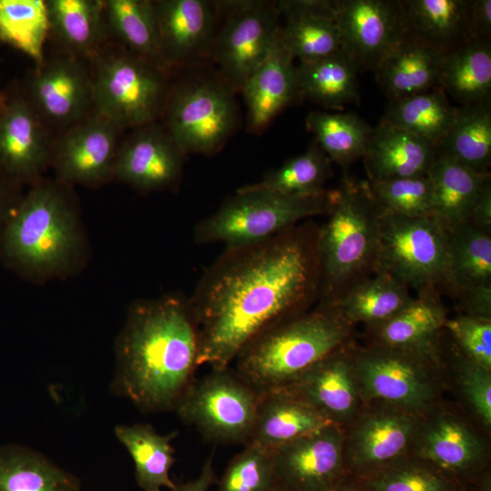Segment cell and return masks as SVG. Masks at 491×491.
Instances as JSON below:
<instances>
[{"label":"cell","mask_w":491,"mask_h":491,"mask_svg":"<svg viewBox=\"0 0 491 491\" xmlns=\"http://www.w3.org/2000/svg\"><path fill=\"white\" fill-rule=\"evenodd\" d=\"M318 230L306 220L266 239L225 247L188 297L198 327V366H231L265 329L316 306Z\"/></svg>","instance_id":"6da1fadb"},{"label":"cell","mask_w":491,"mask_h":491,"mask_svg":"<svg viewBox=\"0 0 491 491\" xmlns=\"http://www.w3.org/2000/svg\"><path fill=\"white\" fill-rule=\"evenodd\" d=\"M115 352V394L145 414L175 410L198 367L199 334L188 297L135 302Z\"/></svg>","instance_id":"7a4b0ae2"},{"label":"cell","mask_w":491,"mask_h":491,"mask_svg":"<svg viewBox=\"0 0 491 491\" xmlns=\"http://www.w3.org/2000/svg\"><path fill=\"white\" fill-rule=\"evenodd\" d=\"M326 215L318 230L320 287L316 305L331 306L375 275L382 209L367 181L345 175L333 189Z\"/></svg>","instance_id":"3957f363"},{"label":"cell","mask_w":491,"mask_h":491,"mask_svg":"<svg viewBox=\"0 0 491 491\" xmlns=\"http://www.w3.org/2000/svg\"><path fill=\"white\" fill-rule=\"evenodd\" d=\"M352 331L336 306L316 305L258 334L237 355L233 368L258 391L281 388L349 345Z\"/></svg>","instance_id":"277c9868"},{"label":"cell","mask_w":491,"mask_h":491,"mask_svg":"<svg viewBox=\"0 0 491 491\" xmlns=\"http://www.w3.org/2000/svg\"><path fill=\"white\" fill-rule=\"evenodd\" d=\"M65 184L31 185L0 230V259L18 274H57L69 266L80 245L76 215Z\"/></svg>","instance_id":"5b68a950"},{"label":"cell","mask_w":491,"mask_h":491,"mask_svg":"<svg viewBox=\"0 0 491 491\" xmlns=\"http://www.w3.org/2000/svg\"><path fill=\"white\" fill-rule=\"evenodd\" d=\"M95 108L122 131L162 116L169 75L112 40L90 60Z\"/></svg>","instance_id":"8992f818"},{"label":"cell","mask_w":491,"mask_h":491,"mask_svg":"<svg viewBox=\"0 0 491 491\" xmlns=\"http://www.w3.org/2000/svg\"><path fill=\"white\" fill-rule=\"evenodd\" d=\"M333 190L312 195H282L245 185L194 227L198 245L221 243L225 247L258 242L309 217L327 215Z\"/></svg>","instance_id":"52a82bcc"},{"label":"cell","mask_w":491,"mask_h":491,"mask_svg":"<svg viewBox=\"0 0 491 491\" xmlns=\"http://www.w3.org/2000/svg\"><path fill=\"white\" fill-rule=\"evenodd\" d=\"M449 232L433 215H381L376 273L405 284L416 296L446 295Z\"/></svg>","instance_id":"ba28073f"},{"label":"cell","mask_w":491,"mask_h":491,"mask_svg":"<svg viewBox=\"0 0 491 491\" xmlns=\"http://www.w3.org/2000/svg\"><path fill=\"white\" fill-rule=\"evenodd\" d=\"M439 359V337L420 347L367 346L354 349V369L360 396L415 414L422 413L436 399L433 376Z\"/></svg>","instance_id":"9c48e42d"},{"label":"cell","mask_w":491,"mask_h":491,"mask_svg":"<svg viewBox=\"0 0 491 491\" xmlns=\"http://www.w3.org/2000/svg\"><path fill=\"white\" fill-rule=\"evenodd\" d=\"M162 115L163 127L185 155L217 153L238 122L234 92L220 77L196 76L176 83Z\"/></svg>","instance_id":"30bf717a"},{"label":"cell","mask_w":491,"mask_h":491,"mask_svg":"<svg viewBox=\"0 0 491 491\" xmlns=\"http://www.w3.org/2000/svg\"><path fill=\"white\" fill-rule=\"evenodd\" d=\"M260 391L231 366L195 379L175 407L178 417L216 445L247 444Z\"/></svg>","instance_id":"8fae6325"},{"label":"cell","mask_w":491,"mask_h":491,"mask_svg":"<svg viewBox=\"0 0 491 491\" xmlns=\"http://www.w3.org/2000/svg\"><path fill=\"white\" fill-rule=\"evenodd\" d=\"M218 25L211 50L220 78L241 92L269 52L280 27L276 3L217 1Z\"/></svg>","instance_id":"7c38bea8"},{"label":"cell","mask_w":491,"mask_h":491,"mask_svg":"<svg viewBox=\"0 0 491 491\" xmlns=\"http://www.w3.org/2000/svg\"><path fill=\"white\" fill-rule=\"evenodd\" d=\"M20 83L55 135L95 111L90 61L57 50L35 64Z\"/></svg>","instance_id":"4fadbf2b"},{"label":"cell","mask_w":491,"mask_h":491,"mask_svg":"<svg viewBox=\"0 0 491 491\" xmlns=\"http://www.w3.org/2000/svg\"><path fill=\"white\" fill-rule=\"evenodd\" d=\"M0 111V169L20 185L40 180L51 164L55 135L30 104L20 81L5 90Z\"/></svg>","instance_id":"5bb4252c"},{"label":"cell","mask_w":491,"mask_h":491,"mask_svg":"<svg viewBox=\"0 0 491 491\" xmlns=\"http://www.w3.org/2000/svg\"><path fill=\"white\" fill-rule=\"evenodd\" d=\"M121 133L95 111L55 135L50 165L58 181L94 186L112 179Z\"/></svg>","instance_id":"9a60e30c"},{"label":"cell","mask_w":491,"mask_h":491,"mask_svg":"<svg viewBox=\"0 0 491 491\" xmlns=\"http://www.w3.org/2000/svg\"><path fill=\"white\" fill-rule=\"evenodd\" d=\"M342 48L358 70L375 72L404 36L401 0H336Z\"/></svg>","instance_id":"2e32d148"},{"label":"cell","mask_w":491,"mask_h":491,"mask_svg":"<svg viewBox=\"0 0 491 491\" xmlns=\"http://www.w3.org/2000/svg\"><path fill=\"white\" fill-rule=\"evenodd\" d=\"M345 434L331 424L273 449L279 488L323 491L343 476Z\"/></svg>","instance_id":"e0dca14e"},{"label":"cell","mask_w":491,"mask_h":491,"mask_svg":"<svg viewBox=\"0 0 491 491\" xmlns=\"http://www.w3.org/2000/svg\"><path fill=\"white\" fill-rule=\"evenodd\" d=\"M185 155L156 122L139 126L121 139L112 179L144 192L172 188L182 177Z\"/></svg>","instance_id":"ac0fdd59"},{"label":"cell","mask_w":491,"mask_h":491,"mask_svg":"<svg viewBox=\"0 0 491 491\" xmlns=\"http://www.w3.org/2000/svg\"><path fill=\"white\" fill-rule=\"evenodd\" d=\"M389 406L366 413L345 434L346 473L362 476L406 456L420 418Z\"/></svg>","instance_id":"d6986e66"},{"label":"cell","mask_w":491,"mask_h":491,"mask_svg":"<svg viewBox=\"0 0 491 491\" xmlns=\"http://www.w3.org/2000/svg\"><path fill=\"white\" fill-rule=\"evenodd\" d=\"M162 54L173 70L210 57L218 25L215 2L153 1Z\"/></svg>","instance_id":"ffe728a7"},{"label":"cell","mask_w":491,"mask_h":491,"mask_svg":"<svg viewBox=\"0 0 491 491\" xmlns=\"http://www.w3.org/2000/svg\"><path fill=\"white\" fill-rule=\"evenodd\" d=\"M411 446L414 457L426 461L466 486L485 469L478 436L463 420L441 413L417 425Z\"/></svg>","instance_id":"44dd1931"},{"label":"cell","mask_w":491,"mask_h":491,"mask_svg":"<svg viewBox=\"0 0 491 491\" xmlns=\"http://www.w3.org/2000/svg\"><path fill=\"white\" fill-rule=\"evenodd\" d=\"M351 345L331 353L281 387L302 399L334 424L342 426L356 413L360 392Z\"/></svg>","instance_id":"7402d4cb"},{"label":"cell","mask_w":491,"mask_h":491,"mask_svg":"<svg viewBox=\"0 0 491 491\" xmlns=\"http://www.w3.org/2000/svg\"><path fill=\"white\" fill-rule=\"evenodd\" d=\"M294 56L280 25L271 48L241 92L248 112V127L260 133L286 106L301 99Z\"/></svg>","instance_id":"603a6c76"},{"label":"cell","mask_w":491,"mask_h":491,"mask_svg":"<svg viewBox=\"0 0 491 491\" xmlns=\"http://www.w3.org/2000/svg\"><path fill=\"white\" fill-rule=\"evenodd\" d=\"M473 0H401L404 35L447 55L474 40Z\"/></svg>","instance_id":"cb8c5ba5"},{"label":"cell","mask_w":491,"mask_h":491,"mask_svg":"<svg viewBox=\"0 0 491 491\" xmlns=\"http://www.w3.org/2000/svg\"><path fill=\"white\" fill-rule=\"evenodd\" d=\"M437 146L404 129L379 122L363 156L368 182L426 175Z\"/></svg>","instance_id":"d4e9b609"},{"label":"cell","mask_w":491,"mask_h":491,"mask_svg":"<svg viewBox=\"0 0 491 491\" xmlns=\"http://www.w3.org/2000/svg\"><path fill=\"white\" fill-rule=\"evenodd\" d=\"M294 58L317 60L342 50L336 23V0H285L276 3Z\"/></svg>","instance_id":"484cf974"},{"label":"cell","mask_w":491,"mask_h":491,"mask_svg":"<svg viewBox=\"0 0 491 491\" xmlns=\"http://www.w3.org/2000/svg\"><path fill=\"white\" fill-rule=\"evenodd\" d=\"M331 424L334 423L285 388L260 391L248 443L273 450Z\"/></svg>","instance_id":"4316f807"},{"label":"cell","mask_w":491,"mask_h":491,"mask_svg":"<svg viewBox=\"0 0 491 491\" xmlns=\"http://www.w3.org/2000/svg\"><path fill=\"white\" fill-rule=\"evenodd\" d=\"M57 50L90 61L109 40L104 0L45 1Z\"/></svg>","instance_id":"83f0119b"},{"label":"cell","mask_w":491,"mask_h":491,"mask_svg":"<svg viewBox=\"0 0 491 491\" xmlns=\"http://www.w3.org/2000/svg\"><path fill=\"white\" fill-rule=\"evenodd\" d=\"M442 56L428 46L403 36L376 69V80L389 101L439 86Z\"/></svg>","instance_id":"f1b7e54d"},{"label":"cell","mask_w":491,"mask_h":491,"mask_svg":"<svg viewBox=\"0 0 491 491\" xmlns=\"http://www.w3.org/2000/svg\"><path fill=\"white\" fill-rule=\"evenodd\" d=\"M426 175L433 188L432 215L448 232L468 222L478 194L491 178L490 173H476L440 153Z\"/></svg>","instance_id":"f546056e"},{"label":"cell","mask_w":491,"mask_h":491,"mask_svg":"<svg viewBox=\"0 0 491 491\" xmlns=\"http://www.w3.org/2000/svg\"><path fill=\"white\" fill-rule=\"evenodd\" d=\"M446 319L441 296H416L390 318L366 326L368 346L396 348L427 346L439 337Z\"/></svg>","instance_id":"4dcf8cb0"},{"label":"cell","mask_w":491,"mask_h":491,"mask_svg":"<svg viewBox=\"0 0 491 491\" xmlns=\"http://www.w3.org/2000/svg\"><path fill=\"white\" fill-rule=\"evenodd\" d=\"M114 433L134 462L135 482L142 491L175 488L170 470L175 463L172 441L176 431L162 435L151 425L134 424L117 425Z\"/></svg>","instance_id":"1f68e13d"},{"label":"cell","mask_w":491,"mask_h":491,"mask_svg":"<svg viewBox=\"0 0 491 491\" xmlns=\"http://www.w3.org/2000/svg\"><path fill=\"white\" fill-rule=\"evenodd\" d=\"M104 5L109 39L172 76L162 54L153 1L104 0Z\"/></svg>","instance_id":"d6a6232c"},{"label":"cell","mask_w":491,"mask_h":491,"mask_svg":"<svg viewBox=\"0 0 491 491\" xmlns=\"http://www.w3.org/2000/svg\"><path fill=\"white\" fill-rule=\"evenodd\" d=\"M491 287V233L469 223L449 231L446 295L455 300Z\"/></svg>","instance_id":"836d02e7"},{"label":"cell","mask_w":491,"mask_h":491,"mask_svg":"<svg viewBox=\"0 0 491 491\" xmlns=\"http://www.w3.org/2000/svg\"><path fill=\"white\" fill-rule=\"evenodd\" d=\"M0 491H82L81 481L42 453L0 445Z\"/></svg>","instance_id":"e575fe53"},{"label":"cell","mask_w":491,"mask_h":491,"mask_svg":"<svg viewBox=\"0 0 491 491\" xmlns=\"http://www.w3.org/2000/svg\"><path fill=\"white\" fill-rule=\"evenodd\" d=\"M296 71L301 99L333 110H342L349 104L359 102V70L343 49L317 60L300 63Z\"/></svg>","instance_id":"d590c367"},{"label":"cell","mask_w":491,"mask_h":491,"mask_svg":"<svg viewBox=\"0 0 491 491\" xmlns=\"http://www.w3.org/2000/svg\"><path fill=\"white\" fill-rule=\"evenodd\" d=\"M438 84L461 106L491 102V42L473 40L443 55Z\"/></svg>","instance_id":"8d00e7d4"},{"label":"cell","mask_w":491,"mask_h":491,"mask_svg":"<svg viewBox=\"0 0 491 491\" xmlns=\"http://www.w3.org/2000/svg\"><path fill=\"white\" fill-rule=\"evenodd\" d=\"M437 151L476 173H490L491 102L457 107Z\"/></svg>","instance_id":"74e56055"},{"label":"cell","mask_w":491,"mask_h":491,"mask_svg":"<svg viewBox=\"0 0 491 491\" xmlns=\"http://www.w3.org/2000/svg\"><path fill=\"white\" fill-rule=\"evenodd\" d=\"M440 86L397 100L389 101L380 122L404 129L437 145L456 115Z\"/></svg>","instance_id":"f35d334b"},{"label":"cell","mask_w":491,"mask_h":491,"mask_svg":"<svg viewBox=\"0 0 491 491\" xmlns=\"http://www.w3.org/2000/svg\"><path fill=\"white\" fill-rule=\"evenodd\" d=\"M415 299L410 289L391 276L376 273L346 295L336 305L353 326H374L390 318Z\"/></svg>","instance_id":"ab89813d"},{"label":"cell","mask_w":491,"mask_h":491,"mask_svg":"<svg viewBox=\"0 0 491 491\" xmlns=\"http://www.w3.org/2000/svg\"><path fill=\"white\" fill-rule=\"evenodd\" d=\"M306 128L315 135L316 142L329 157L343 168L363 157L373 128L357 114L310 111L306 118Z\"/></svg>","instance_id":"60d3db41"},{"label":"cell","mask_w":491,"mask_h":491,"mask_svg":"<svg viewBox=\"0 0 491 491\" xmlns=\"http://www.w3.org/2000/svg\"><path fill=\"white\" fill-rule=\"evenodd\" d=\"M332 161L315 141L306 152L267 172L249 187L282 195H312L325 192L332 175Z\"/></svg>","instance_id":"b9f144b4"},{"label":"cell","mask_w":491,"mask_h":491,"mask_svg":"<svg viewBox=\"0 0 491 491\" xmlns=\"http://www.w3.org/2000/svg\"><path fill=\"white\" fill-rule=\"evenodd\" d=\"M49 37L44 0H0V41L30 56L35 64L45 57Z\"/></svg>","instance_id":"7bdbcfd3"},{"label":"cell","mask_w":491,"mask_h":491,"mask_svg":"<svg viewBox=\"0 0 491 491\" xmlns=\"http://www.w3.org/2000/svg\"><path fill=\"white\" fill-rule=\"evenodd\" d=\"M359 476L372 491H467L431 464L403 457Z\"/></svg>","instance_id":"ee69618b"},{"label":"cell","mask_w":491,"mask_h":491,"mask_svg":"<svg viewBox=\"0 0 491 491\" xmlns=\"http://www.w3.org/2000/svg\"><path fill=\"white\" fill-rule=\"evenodd\" d=\"M368 185L384 213L406 217L432 215L433 188L427 175L368 182Z\"/></svg>","instance_id":"f6af8a7d"},{"label":"cell","mask_w":491,"mask_h":491,"mask_svg":"<svg viewBox=\"0 0 491 491\" xmlns=\"http://www.w3.org/2000/svg\"><path fill=\"white\" fill-rule=\"evenodd\" d=\"M218 491H278L272 450L247 443L228 463Z\"/></svg>","instance_id":"bcb514c9"},{"label":"cell","mask_w":491,"mask_h":491,"mask_svg":"<svg viewBox=\"0 0 491 491\" xmlns=\"http://www.w3.org/2000/svg\"><path fill=\"white\" fill-rule=\"evenodd\" d=\"M459 352L472 362L491 370V319L464 314L445 322Z\"/></svg>","instance_id":"7dc6e473"},{"label":"cell","mask_w":491,"mask_h":491,"mask_svg":"<svg viewBox=\"0 0 491 491\" xmlns=\"http://www.w3.org/2000/svg\"><path fill=\"white\" fill-rule=\"evenodd\" d=\"M460 384L468 404L486 426L491 425V370L472 362L459 350Z\"/></svg>","instance_id":"c3c4849f"},{"label":"cell","mask_w":491,"mask_h":491,"mask_svg":"<svg viewBox=\"0 0 491 491\" xmlns=\"http://www.w3.org/2000/svg\"><path fill=\"white\" fill-rule=\"evenodd\" d=\"M470 21L474 40L491 42V0H473Z\"/></svg>","instance_id":"681fc988"},{"label":"cell","mask_w":491,"mask_h":491,"mask_svg":"<svg viewBox=\"0 0 491 491\" xmlns=\"http://www.w3.org/2000/svg\"><path fill=\"white\" fill-rule=\"evenodd\" d=\"M467 223L491 233V178L478 194Z\"/></svg>","instance_id":"f907efd6"},{"label":"cell","mask_w":491,"mask_h":491,"mask_svg":"<svg viewBox=\"0 0 491 491\" xmlns=\"http://www.w3.org/2000/svg\"><path fill=\"white\" fill-rule=\"evenodd\" d=\"M20 186L0 169V230L23 195Z\"/></svg>","instance_id":"816d5d0a"},{"label":"cell","mask_w":491,"mask_h":491,"mask_svg":"<svg viewBox=\"0 0 491 491\" xmlns=\"http://www.w3.org/2000/svg\"><path fill=\"white\" fill-rule=\"evenodd\" d=\"M217 482L213 466V456L204 463L199 475L185 483L176 484L171 491H208Z\"/></svg>","instance_id":"f5cc1de1"},{"label":"cell","mask_w":491,"mask_h":491,"mask_svg":"<svg viewBox=\"0 0 491 491\" xmlns=\"http://www.w3.org/2000/svg\"><path fill=\"white\" fill-rule=\"evenodd\" d=\"M323 491H372L357 476L346 473Z\"/></svg>","instance_id":"db71d44e"},{"label":"cell","mask_w":491,"mask_h":491,"mask_svg":"<svg viewBox=\"0 0 491 491\" xmlns=\"http://www.w3.org/2000/svg\"><path fill=\"white\" fill-rule=\"evenodd\" d=\"M5 91L0 90V111L2 110L5 103Z\"/></svg>","instance_id":"11a10c76"},{"label":"cell","mask_w":491,"mask_h":491,"mask_svg":"<svg viewBox=\"0 0 491 491\" xmlns=\"http://www.w3.org/2000/svg\"><path fill=\"white\" fill-rule=\"evenodd\" d=\"M278 491H285V490L279 489Z\"/></svg>","instance_id":"9f6ffc18"}]
</instances>
